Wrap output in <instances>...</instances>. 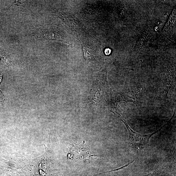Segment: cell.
Returning <instances> with one entry per match:
<instances>
[{"label":"cell","mask_w":176,"mask_h":176,"mask_svg":"<svg viewBox=\"0 0 176 176\" xmlns=\"http://www.w3.org/2000/svg\"><path fill=\"white\" fill-rule=\"evenodd\" d=\"M129 132V141L138 151H143L148 147L150 138L157 132L150 135L140 134L133 131L125 123Z\"/></svg>","instance_id":"obj_1"},{"label":"cell","mask_w":176,"mask_h":176,"mask_svg":"<svg viewBox=\"0 0 176 176\" xmlns=\"http://www.w3.org/2000/svg\"><path fill=\"white\" fill-rule=\"evenodd\" d=\"M70 152L73 155L80 159L90 158L94 155H90L89 151L80 145L73 144L70 150Z\"/></svg>","instance_id":"obj_2"},{"label":"cell","mask_w":176,"mask_h":176,"mask_svg":"<svg viewBox=\"0 0 176 176\" xmlns=\"http://www.w3.org/2000/svg\"><path fill=\"white\" fill-rule=\"evenodd\" d=\"M4 96L3 95L2 93L0 91V101H4Z\"/></svg>","instance_id":"obj_3"},{"label":"cell","mask_w":176,"mask_h":176,"mask_svg":"<svg viewBox=\"0 0 176 176\" xmlns=\"http://www.w3.org/2000/svg\"><path fill=\"white\" fill-rule=\"evenodd\" d=\"M2 74H0V84H1V81H2Z\"/></svg>","instance_id":"obj_4"}]
</instances>
